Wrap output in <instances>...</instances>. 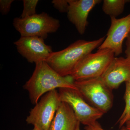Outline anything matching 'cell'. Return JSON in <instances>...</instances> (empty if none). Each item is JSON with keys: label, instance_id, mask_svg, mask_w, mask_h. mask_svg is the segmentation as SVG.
Listing matches in <instances>:
<instances>
[{"label": "cell", "instance_id": "4fadbf2b", "mask_svg": "<svg viewBox=\"0 0 130 130\" xmlns=\"http://www.w3.org/2000/svg\"><path fill=\"white\" fill-rule=\"evenodd\" d=\"M130 2L129 0H104L103 11L110 17L116 18L123 13L126 4Z\"/></svg>", "mask_w": 130, "mask_h": 130}, {"label": "cell", "instance_id": "44dd1931", "mask_svg": "<svg viewBox=\"0 0 130 130\" xmlns=\"http://www.w3.org/2000/svg\"><path fill=\"white\" fill-rule=\"evenodd\" d=\"M80 123H79V122H78L76 128V130H81L80 128Z\"/></svg>", "mask_w": 130, "mask_h": 130}, {"label": "cell", "instance_id": "ba28073f", "mask_svg": "<svg viewBox=\"0 0 130 130\" xmlns=\"http://www.w3.org/2000/svg\"><path fill=\"white\" fill-rule=\"evenodd\" d=\"M111 24L105 38L99 50L108 49L111 50L115 56L123 53V44L130 32V13L120 19L111 17Z\"/></svg>", "mask_w": 130, "mask_h": 130}, {"label": "cell", "instance_id": "6da1fadb", "mask_svg": "<svg viewBox=\"0 0 130 130\" xmlns=\"http://www.w3.org/2000/svg\"><path fill=\"white\" fill-rule=\"evenodd\" d=\"M34 72L24 85L31 103L36 104L41 97L56 89L76 90L74 81L70 76H62L55 71L46 61L36 63Z\"/></svg>", "mask_w": 130, "mask_h": 130}, {"label": "cell", "instance_id": "5b68a950", "mask_svg": "<svg viewBox=\"0 0 130 130\" xmlns=\"http://www.w3.org/2000/svg\"><path fill=\"white\" fill-rule=\"evenodd\" d=\"M114 57L110 50H99L85 56L70 76L74 81L101 77Z\"/></svg>", "mask_w": 130, "mask_h": 130}, {"label": "cell", "instance_id": "30bf717a", "mask_svg": "<svg viewBox=\"0 0 130 130\" xmlns=\"http://www.w3.org/2000/svg\"><path fill=\"white\" fill-rule=\"evenodd\" d=\"M101 77L110 89L118 88L130 80V59L115 57Z\"/></svg>", "mask_w": 130, "mask_h": 130}, {"label": "cell", "instance_id": "7402d4cb", "mask_svg": "<svg viewBox=\"0 0 130 130\" xmlns=\"http://www.w3.org/2000/svg\"><path fill=\"white\" fill-rule=\"evenodd\" d=\"M38 130L36 128H34L33 129H32V130Z\"/></svg>", "mask_w": 130, "mask_h": 130}, {"label": "cell", "instance_id": "ffe728a7", "mask_svg": "<svg viewBox=\"0 0 130 130\" xmlns=\"http://www.w3.org/2000/svg\"><path fill=\"white\" fill-rule=\"evenodd\" d=\"M125 128L127 130H130V120L125 124Z\"/></svg>", "mask_w": 130, "mask_h": 130}, {"label": "cell", "instance_id": "52a82bcc", "mask_svg": "<svg viewBox=\"0 0 130 130\" xmlns=\"http://www.w3.org/2000/svg\"><path fill=\"white\" fill-rule=\"evenodd\" d=\"M59 93L61 102L66 103L71 107L80 124L90 125L101 118L104 114L86 102L76 90L60 89Z\"/></svg>", "mask_w": 130, "mask_h": 130}, {"label": "cell", "instance_id": "7a4b0ae2", "mask_svg": "<svg viewBox=\"0 0 130 130\" xmlns=\"http://www.w3.org/2000/svg\"><path fill=\"white\" fill-rule=\"evenodd\" d=\"M105 39L104 37L92 41L77 40L63 50L53 52L46 61L61 76H70L84 58L98 48Z\"/></svg>", "mask_w": 130, "mask_h": 130}, {"label": "cell", "instance_id": "9a60e30c", "mask_svg": "<svg viewBox=\"0 0 130 130\" xmlns=\"http://www.w3.org/2000/svg\"><path fill=\"white\" fill-rule=\"evenodd\" d=\"M23 9L20 18H25L36 13V7L39 2L38 0H23Z\"/></svg>", "mask_w": 130, "mask_h": 130}, {"label": "cell", "instance_id": "7c38bea8", "mask_svg": "<svg viewBox=\"0 0 130 130\" xmlns=\"http://www.w3.org/2000/svg\"><path fill=\"white\" fill-rule=\"evenodd\" d=\"M78 122L71 107L61 102L48 130H76Z\"/></svg>", "mask_w": 130, "mask_h": 130}, {"label": "cell", "instance_id": "2e32d148", "mask_svg": "<svg viewBox=\"0 0 130 130\" xmlns=\"http://www.w3.org/2000/svg\"><path fill=\"white\" fill-rule=\"evenodd\" d=\"M54 7L61 13L67 12L69 8V0H53Z\"/></svg>", "mask_w": 130, "mask_h": 130}, {"label": "cell", "instance_id": "e0dca14e", "mask_svg": "<svg viewBox=\"0 0 130 130\" xmlns=\"http://www.w3.org/2000/svg\"><path fill=\"white\" fill-rule=\"evenodd\" d=\"M13 0H1L0 1V11L3 15L7 14L11 9Z\"/></svg>", "mask_w": 130, "mask_h": 130}, {"label": "cell", "instance_id": "3957f363", "mask_svg": "<svg viewBox=\"0 0 130 130\" xmlns=\"http://www.w3.org/2000/svg\"><path fill=\"white\" fill-rule=\"evenodd\" d=\"M74 84L77 90L85 100L103 113L112 107L113 101L112 90L104 83L101 77L74 81Z\"/></svg>", "mask_w": 130, "mask_h": 130}, {"label": "cell", "instance_id": "ac0fdd59", "mask_svg": "<svg viewBox=\"0 0 130 130\" xmlns=\"http://www.w3.org/2000/svg\"><path fill=\"white\" fill-rule=\"evenodd\" d=\"M84 130H105L102 128L100 123L97 121L90 125L86 126ZM119 130H127L125 126H123Z\"/></svg>", "mask_w": 130, "mask_h": 130}, {"label": "cell", "instance_id": "5bb4252c", "mask_svg": "<svg viewBox=\"0 0 130 130\" xmlns=\"http://www.w3.org/2000/svg\"><path fill=\"white\" fill-rule=\"evenodd\" d=\"M125 83V90L124 96L125 107L121 116L117 121L120 128L130 120V80Z\"/></svg>", "mask_w": 130, "mask_h": 130}, {"label": "cell", "instance_id": "277c9868", "mask_svg": "<svg viewBox=\"0 0 130 130\" xmlns=\"http://www.w3.org/2000/svg\"><path fill=\"white\" fill-rule=\"evenodd\" d=\"M13 25L22 37H37L46 39L48 34L56 32L60 23L46 13L36 14L25 18H16Z\"/></svg>", "mask_w": 130, "mask_h": 130}, {"label": "cell", "instance_id": "9c48e42d", "mask_svg": "<svg viewBox=\"0 0 130 130\" xmlns=\"http://www.w3.org/2000/svg\"><path fill=\"white\" fill-rule=\"evenodd\" d=\"M44 39L37 37H22L14 44L19 53L29 63L35 64L46 61L53 53L51 46L44 43Z\"/></svg>", "mask_w": 130, "mask_h": 130}, {"label": "cell", "instance_id": "8fae6325", "mask_svg": "<svg viewBox=\"0 0 130 130\" xmlns=\"http://www.w3.org/2000/svg\"><path fill=\"white\" fill-rule=\"evenodd\" d=\"M101 1L100 0H69L68 19L80 35H84L86 31L90 12Z\"/></svg>", "mask_w": 130, "mask_h": 130}, {"label": "cell", "instance_id": "d6986e66", "mask_svg": "<svg viewBox=\"0 0 130 130\" xmlns=\"http://www.w3.org/2000/svg\"><path fill=\"white\" fill-rule=\"evenodd\" d=\"M125 54L126 58L130 59V32L126 38Z\"/></svg>", "mask_w": 130, "mask_h": 130}, {"label": "cell", "instance_id": "8992f818", "mask_svg": "<svg viewBox=\"0 0 130 130\" xmlns=\"http://www.w3.org/2000/svg\"><path fill=\"white\" fill-rule=\"evenodd\" d=\"M61 102L56 90L50 91L31 110L26 121L38 130H48Z\"/></svg>", "mask_w": 130, "mask_h": 130}]
</instances>
